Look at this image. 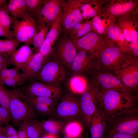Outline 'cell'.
<instances>
[{"mask_svg": "<svg viewBox=\"0 0 138 138\" xmlns=\"http://www.w3.org/2000/svg\"><path fill=\"white\" fill-rule=\"evenodd\" d=\"M100 89L97 107L106 118L118 111L137 107L136 97L133 94Z\"/></svg>", "mask_w": 138, "mask_h": 138, "instance_id": "6da1fadb", "label": "cell"}, {"mask_svg": "<svg viewBox=\"0 0 138 138\" xmlns=\"http://www.w3.org/2000/svg\"><path fill=\"white\" fill-rule=\"evenodd\" d=\"M105 133L138 135L137 107L118 111L106 118Z\"/></svg>", "mask_w": 138, "mask_h": 138, "instance_id": "7a4b0ae2", "label": "cell"}, {"mask_svg": "<svg viewBox=\"0 0 138 138\" xmlns=\"http://www.w3.org/2000/svg\"><path fill=\"white\" fill-rule=\"evenodd\" d=\"M93 56V67L114 74L128 59L123 52L113 46L102 47Z\"/></svg>", "mask_w": 138, "mask_h": 138, "instance_id": "3957f363", "label": "cell"}, {"mask_svg": "<svg viewBox=\"0 0 138 138\" xmlns=\"http://www.w3.org/2000/svg\"><path fill=\"white\" fill-rule=\"evenodd\" d=\"M70 75L68 71L52 55L46 61L34 80L61 86L65 83Z\"/></svg>", "mask_w": 138, "mask_h": 138, "instance_id": "277c9868", "label": "cell"}, {"mask_svg": "<svg viewBox=\"0 0 138 138\" xmlns=\"http://www.w3.org/2000/svg\"><path fill=\"white\" fill-rule=\"evenodd\" d=\"M8 91L9 109L12 123L18 125L25 120L35 119L36 112L26 100L18 94L15 89Z\"/></svg>", "mask_w": 138, "mask_h": 138, "instance_id": "5b68a950", "label": "cell"}, {"mask_svg": "<svg viewBox=\"0 0 138 138\" xmlns=\"http://www.w3.org/2000/svg\"><path fill=\"white\" fill-rule=\"evenodd\" d=\"M90 83L102 90H113L132 94L114 74L92 67L86 74Z\"/></svg>", "mask_w": 138, "mask_h": 138, "instance_id": "8992f818", "label": "cell"}, {"mask_svg": "<svg viewBox=\"0 0 138 138\" xmlns=\"http://www.w3.org/2000/svg\"><path fill=\"white\" fill-rule=\"evenodd\" d=\"M77 48L67 36H60L55 43L53 55L69 72Z\"/></svg>", "mask_w": 138, "mask_h": 138, "instance_id": "52a82bcc", "label": "cell"}, {"mask_svg": "<svg viewBox=\"0 0 138 138\" xmlns=\"http://www.w3.org/2000/svg\"><path fill=\"white\" fill-rule=\"evenodd\" d=\"M79 100L82 118L89 127L92 116L97 108L99 88L90 84Z\"/></svg>", "mask_w": 138, "mask_h": 138, "instance_id": "ba28073f", "label": "cell"}, {"mask_svg": "<svg viewBox=\"0 0 138 138\" xmlns=\"http://www.w3.org/2000/svg\"><path fill=\"white\" fill-rule=\"evenodd\" d=\"M37 26L34 18L28 15L23 19L15 20L11 26L15 39L25 45L32 44Z\"/></svg>", "mask_w": 138, "mask_h": 138, "instance_id": "9c48e42d", "label": "cell"}, {"mask_svg": "<svg viewBox=\"0 0 138 138\" xmlns=\"http://www.w3.org/2000/svg\"><path fill=\"white\" fill-rule=\"evenodd\" d=\"M20 89L25 94L31 96H42L58 100L62 97L61 86L50 85L41 81L32 80Z\"/></svg>", "mask_w": 138, "mask_h": 138, "instance_id": "30bf717a", "label": "cell"}, {"mask_svg": "<svg viewBox=\"0 0 138 138\" xmlns=\"http://www.w3.org/2000/svg\"><path fill=\"white\" fill-rule=\"evenodd\" d=\"M128 58L115 73L120 80L131 93L137 91L138 84L137 61Z\"/></svg>", "mask_w": 138, "mask_h": 138, "instance_id": "8fae6325", "label": "cell"}, {"mask_svg": "<svg viewBox=\"0 0 138 138\" xmlns=\"http://www.w3.org/2000/svg\"><path fill=\"white\" fill-rule=\"evenodd\" d=\"M61 18L62 32L66 35L74 25L81 22L83 18L75 0H64Z\"/></svg>", "mask_w": 138, "mask_h": 138, "instance_id": "7c38bea8", "label": "cell"}, {"mask_svg": "<svg viewBox=\"0 0 138 138\" xmlns=\"http://www.w3.org/2000/svg\"><path fill=\"white\" fill-rule=\"evenodd\" d=\"M61 97L56 109L59 117L69 119L81 116L79 100L75 96L67 93Z\"/></svg>", "mask_w": 138, "mask_h": 138, "instance_id": "4fadbf2b", "label": "cell"}, {"mask_svg": "<svg viewBox=\"0 0 138 138\" xmlns=\"http://www.w3.org/2000/svg\"><path fill=\"white\" fill-rule=\"evenodd\" d=\"M64 0H44V4L36 16L37 25H51L61 11Z\"/></svg>", "mask_w": 138, "mask_h": 138, "instance_id": "5bb4252c", "label": "cell"}, {"mask_svg": "<svg viewBox=\"0 0 138 138\" xmlns=\"http://www.w3.org/2000/svg\"><path fill=\"white\" fill-rule=\"evenodd\" d=\"M77 48V51L71 65L70 75H85L93 66L94 59L92 56L91 55H88L87 51Z\"/></svg>", "mask_w": 138, "mask_h": 138, "instance_id": "9a60e30c", "label": "cell"}, {"mask_svg": "<svg viewBox=\"0 0 138 138\" xmlns=\"http://www.w3.org/2000/svg\"><path fill=\"white\" fill-rule=\"evenodd\" d=\"M47 59L38 51L37 52L29 61L20 69L22 74L27 81L34 80Z\"/></svg>", "mask_w": 138, "mask_h": 138, "instance_id": "2e32d148", "label": "cell"}, {"mask_svg": "<svg viewBox=\"0 0 138 138\" xmlns=\"http://www.w3.org/2000/svg\"><path fill=\"white\" fill-rule=\"evenodd\" d=\"M35 53L33 47L24 44L9 56V65H13L20 70Z\"/></svg>", "mask_w": 138, "mask_h": 138, "instance_id": "e0dca14e", "label": "cell"}, {"mask_svg": "<svg viewBox=\"0 0 138 138\" xmlns=\"http://www.w3.org/2000/svg\"><path fill=\"white\" fill-rule=\"evenodd\" d=\"M64 84L69 92L68 94L75 96L81 95L90 85L85 76L80 75H70Z\"/></svg>", "mask_w": 138, "mask_h": 138, "instance_id": "ac0fdd59", "label": "cell"}, {"mask_svg": "<svg viewBox=\"0 0 138 138\" xmlns=\"http://www.w3.org/2000/svg\"><path fill=\"white\" fill-rule=\"evenodd\" d=\"M106 124V118L97 107L92 116L88 127L91 138H103Z\"/></svg>", "mask_w": 138, "mask_h": 138, "instance_id": "d6986e66", "label": "cell"}, {"mask_svg": "<svg viewBox=\"0 0 138 138\" xmlns=\"http://www.w3.org/2000/svg\"><path fill=\"white\" fill-rule=\"evenodd\" d=\"M99 37L95 33L89 32L82 37L73 41L77 47L88 52L93 56L102 47L98 45Z\"/></svg>", "mask_w": 138, "mask_h": 138, "instance_id": "ffe728a7", "label": "cell"}, {"mask_svg": "<svg viewBox=\"0 0 138 138\" xmlns=\"http://www.w3.org/2000/svg\"><path fill=\"white\" fill-rule=\"evenodd\" d=\"M4 7L15 20L21 19L28 16L26 0H9Z\"/></svg>", "mask_w": 138, "mask_h": 138, "instance_id": "44dd1931", "label": "cell"}, {"mask_svg": "<svg viewBox=\"0 0 138 138\" xmlns=\"http://www.w3.org/2000/svg\"><path fill=\"white\" fill-rule=\"evenodd\" d=\"M51 25L45 24L37 25L32 43L36 52L38 51L39 48L45 39Z\"/></svg>", "mask_w": 138, "mask_h": 138, "instance_id": "7402d4cb", "label": "cell"}, {"mask_svg": "<svg viewBox=\"0 0 138 138\" xmlns=\"http://www.w3.org/2000/svg\"><path fill=\"white\" fill-rule=\"evenodd\" d=\"M61 11L52 23L46 37L53 47L62 32Z\"/></svg>", "mask_w": 138, "mask_h": 138, "instance_id": "603a6c76", "label": "cell"}, {"mask_svg": "<svg viewBox=\"0 0 138 138\" xmlns=\"http://www.w3.org/2000/svg\"><path fill=\"white\" fill-rule=\"evenodd\" d=\"M20 44L15 39H0V55H10L17 49Z\"/></svg>", "mask_w": 138, "mask_h": 138, "instance_id": "cb8c5ba5", "label": "cell"}, {"mask_svg": "<svg viewBox=\"0 0 138 138\" xmlns=\"http://www.w3.org/2000/svg\"><path fill=\"white\" fill-rule=\"evenodd\" d=\"M83 131L82 125L77 121L68 123L64 129L65 135L70 138H81Z\"/></svg>", "mask_w": 138, "mask_h": 138, "instance_id": "d4e9b609", "label": "cell"}, {"mask_svg": "<svg viewBox=\"0 0 138 138\" xmlns=\"http://www.w3.org/2000/svg\"><path fill=\"white\" fill-rule=\"evenodd\" d=\"M42 131L40 122L35 119L28 120L27 133L29 138H40Z\"/></svg>", "mask_w": 138, "mask_h": 138, "instance_id": "484cf974", "label": "cell"}, {"mask_svg": "<svg viewBox=\"0 0 138 138\" xmlns=\"http://www.w3.org/2000/svg\"><path fill=\"white\" fill-rule=\"evenodd\" d=\"M40 122L42 131L45 133L56 135L61 128L60 123L52 119L44 120Z\"/></svg>", "mask_w": 138, "mask_h": 138, "instance_id": "4316f807", "label": "cell"}, {"mask_svg": "<svg viewBox=\"0 0 138 138\" xmlns=\"http://www.w3.org/2000/svg\"><path fill=\"white\" fill-rule=\"evenodd\" d=\"M28 16L36 17L41 9L44 0H26Z\"/></svg>", "mask_w": 138, "mask_h": 138, "instance_id": "83f0119b", "label": "cell"}, {"mask_svg": "<svg viewBox=\"0 0 138 138\" xmlns=\"http://www.w3.org/2000/svg\"><path fill=\"white\" fill-rule=\"evenodd\" d=\"M133 6V4L131 2H127L123 4H115L111 6L110 12L113 15H121L131 10Z\"/></svg>", "mask_w": 138, "mask_h": 138, "instance_id": "f1b7e54d", "label": "cell"}, {"mask_svg": "<svg viewBox=\"0 0 138 138\" xmlns=\"http://www.w3.org/2000/svg\"><path fill=\"white\" fill-rule=\"evenodd\" d=\"M0 81L4 85L7 86L15 88L24 84L27 81L22 73L17 76L4 79Z\"/></svg>", "mask_w": 138, "mask_h": 138, "instance_id": "f546056e", "label": "cell"}, {"mask_svg": "<svg viewBox=\"0 0 138 138\" xmlns=\"http://www.w3.org/2000/svg\"><path fill=\"white\" fill-rule=\"evenodd\" d=\"M15 20L10 15L4 7H0V25L5 29L9 30Z\"/></svg>", "mask_w": 138, "mask_h": 138, "instance_id": "4dcf8cb0", "label": "cell"}, {"mask_svg": "<svg viewBox=\"0 0 138 138\" xmlns=\"http://www.w3.org/2000/svg\"><path fill=\"white\" fill-rule=\"evenodd\" d=\"M54 47L46 38L39 48L38 51L45 59H47L53 54Z\"/></svg>", "mask_w": 138, "mask_h": 138, "instance_id": "1f68e13d", "label": "cell"}, {"mask_svg": "<svg viewBox=\"0 0 138 138\" xmlns=\"http://www.w3.org/2000/svg\"><path fill=\"white\" fill-rule=\"evenodd\" d=\"M4 85L0 80V105L9 110V95Z\"/></svg>", "mask_w": 138, "mask_h": 138, "instance_id": "d6a6232c", "label": "cell"}, {"mask_svg": "<svg viewBox=\"0 0 138 138\" xmlns=\"http://www.w3.org/2000/svg\"><path fill=\"white\" fill-rule=\"evenodd\" d=\"M21 74L20 69L15 67L13 68H4L0 71V80L14 77Z\"/></svg>", "mask_w": 138, "mask_h": 138, "instance_id": "836d02e7", "label": "cell"}, {"mask_svg": "<svg viewBox=\"0 0 138 138\" xmlns=\"http://www.w3.org/2000/svg\"><path fill=\"white\" fill-rule=\"evenodd\" d=\"M107 33L108 37L112 39L122 41L125 39L123 34L121 33L119 29L116 26L109 27L107 29Z\"/></svg>", "mask_w": 138, "mask_h": 138, "instance_id": "e575fe53", "label": "cell"}, {"mask_svg": "<svg viewBox=\"0 0 138 138\" xmlns=\"http://www.w3.org/2000/svg\"><path fill=\"white\" fill-rule=\"evenodd\" d=\"M1 127L3 135L6 138H18L17 131L9 124Z\"/></svg>", "mask_w": 138, "mask_h": 138, "instance_id": "d590c367", "label": "cell"}, {"mask_svg": "<svg viewBox=\"0 0 138 138\" xmlns=\"http://www.w3.org/2000/svg\"><path fill=\"white\" fill-rule=\"evenodd\" d=\"M30 96L33 100L46 105L52 109L56 105L57 100L47 97Z\"/></svg>", "mask_w": 138, "mask_h": 138, "instance_id": "8d00e7d4", "label": "cell"}, {"mask_svg": "<svg viewBox=\"0 0 138 138\" xmlns=\"http://www.w3.org/2000/svg\"><path fill=\"white\" fill-rule=\"evenodd\" d=\"M91 29V26L89 22L84 23L72 39L74 41L82 37L89 32Z\"/></svg>", "mask_w": 138, "mask_h": 138, "instance_id": "74e56055", "label": "cell"}, {"mask_svg": "<svg viewBox=\"0 0 138 138\" xmlns=\"http://www.w3.org/2000/svg\"><path fill=\"white\" fill-rule=\"evenodd\" d=\"M92 26L97 30L99 33L101 34L104 31V28L102 26L100 18L96 17L93 18L92 21L89 22Z\"/></svg>", "mask_w": 138, "mask_h": 138, "instance_id": "f35d334b", "label": "cell"}, {"mask_svg": "<svg viewBox=\"0 0 138 138\" xmlns=\"http://www.w3.org/2000/svg\"><path fill=\"white\" fill-rule=\"evenodd\" d=\"M123 34L125 39L128 41L132 42L138 39V32L135 30L125 29L123 31Z\"/></svg>", "mask_w": 138, "mask_h": 138, "instance_id": "ab89813d", "label": "cell"}, {"mask_svg": "<svg viewBox=\"0 0 138 138\" xmlns=\"http://www.w3.org/2000/svg\"><path fill=\"white\" fill-rule=\"evenodd\" d=\"M28 120H25L20 124L19 130L17 131L18 138H24L27 136V128Z\"/></svg>", "mask_w": 138, "mask_h": 138, "instance_id": "60d3db41", "label": "cell"}, {"mask_svg": "<svg viewBox=\"0 0 138 138\" xmlns=\"http://www.w3.org/2000/svg\"><path fill=\"white\" fill-rule=\"evenodd\" d=\"M106 138H138V135H134L120 133L107 134Z\"/></svg>", "mask_w": 138, "mask_h": 138, "instance_id": "b9f144b4", "label": "cell"}, {"mask_svg": "<svg viewBox=\"0 0 138 138\" xmlns=\"http://www.w3.org/2000/svg\"><path fill=\"white\" fill-rule=\"evenodd\" d=\"M0 37L15 39L13 30L7 29L0 25Z\"/></svg>", "mask_w": 138, "mask_h": 138, "instance_id": "7bdbcfd3", "label": "cell"}, {"mask_svg": "<svg viewBox=\"0 0 138 138\" xmlns=\"http://www.w3.org/2000/svg\"><path fill=\"white\" fill-rule=\"evenodd\" d=\"M84 23L81 22L74 25L68 32L67 35L71 39L77 33Z\"/></svg>", "mask_w": 138, "mask_h": 138, "instance_id": "ee69618b", "label": "cell"}, {"mask_svg": "<svg viewBox=\"0 0 138 138\" xmlns=\"http://www.w3.org/2000/svg\"><path fill=\"white\" fill-rule=\"evenodd\" d=\"M138 39L132 41L130 45L131 50L136 56L138 55Z\"/></svg>", "mask_w": 138, "mask_h": 138, "instance_id": "f6af8a7d", "label": "cell"}, {"mask_svg": "<svg viewBox=\"0 0 138 138\" xmlns=\"http://www.w3.org/2000/svg\"><path fill=\"white\" fill-rule=\"evenodd\" d=\"M96 12L94 10L91 8L86 11L82 13L81 14L83 19L89 17H93L96 14Z\"/></svg>", "mask_w": 138, "mask_h": 138, "instance_id": "bcb514c9", "label": "cell"}, {"mask_svg": "<svg viewBox=\"0 0 138 138\" xmlns=\"http://www.w3.org/2000/svg\"><path fill=\"white\" fill-rule=\"evenodd\" d=\"M40 138H57L56 135L45 133Z\"/></svg>", "mask_w": 138, "mask_h": 138, "instance_id": "7dc6e473", "label": "cell"}, {"mask_svg": "<svg viewBox=\"0 0 138 138\" xmlns=\"http://www.w3.org/2000/svg\"><path fill=\"white\" fill-rule=\"evenodd\" d=\"M7 3L6 0H0V7H4L6 5Z\"/></svg>", "mask_w": 138, "mask_h": 138, "instance_id": "c3c4849f", "label": "cell"}, {"mask_svg": "<svg viewBox=\"0 0 138 138\" xmlns=\"http://www.w3.org/2000/svg\"><path fill=\"white\" fill-rule=\"evenodd\" d=\"M3 125H4V124L0 113V126H3Z\"/></svg>", "mask_w": 138, "mask_h": 138, "instance_id": "681fc988", "label": "cell"}, {"mask_svg": "<svg viewBox=\"0 0 138 138\" xmlns=\"http://www.w3.org/2000/svg\"><path fill=\"white\" fill-rule=\"evenodd\" d=\"M2 135H3V134L1 126H0V136Z\"/></svg>", "mask_w": 138, "mask_h": 138, "instance_id": "f907efd6", "label": "cell"}, {"mask_svg": "<svg viewBox=\"0 0 138 138\" xmlns=\"http://www.w3.org/2000/svg\"><path fill=\"white\" fill-rule=\"evenodd\" d=\"M61 138H70L68 136H66V135H64Z\"/></svg>", "mask_w": 138, "mask_h": 138, "instance_id": "816d5d0a", "label": "cell"}, {"mask_svg": "<svg viewBox=\"0 0 138 138\" xmlns=\"http://www.w3.org/2000/svg\"><path fill=\"white\" fill-rule=\"evenodd\" d=\"M0 138H6V137L3 135L0 136Z\"/></svg>", "mask_w": 138, "mask_h": 138, "instance_id": "f5cc1de1", "label": "cell"}, {"mask_svg": "<svg viewBox=\"0 0 138 138\" xmlns=\"http://www.w3.org/2000/svg\"><path fill=\"white\" fill-rule=\"evenodd\" d=\"M88 138V136L87 135V136H86L84 137H83V138Z\"/></svg>", "mask_w": 138, "mask_h": 138, "instance_id": "db71d44e", "label": "cell"}, {"mask_svg": "<svg viewBox=\"0 0 138 138\" xmlns=\"http://www.w3.org/2000/svg\"><path fill=\"white\" fill-rule=\"evenodd\" d=\"M24 138H29L27 136Z\"/></svg>", "mask_w": 138, "mask_h": 138, "instance_id": "11a10c76", "label": "cell"}]
</instances>
